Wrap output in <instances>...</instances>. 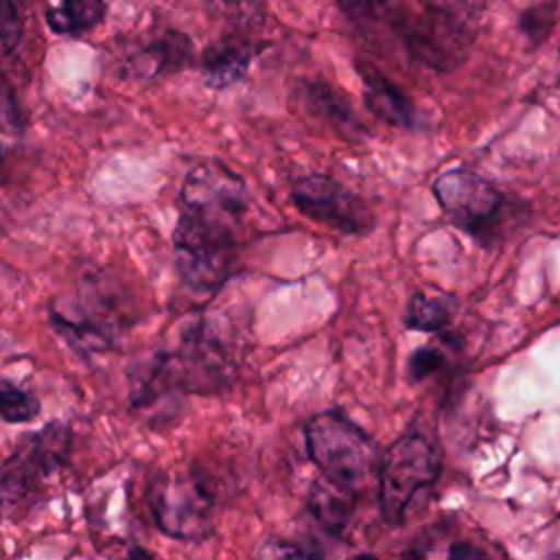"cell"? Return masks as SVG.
Returning a JSON list of instances; mask_svg holds the SVG:
<instances>
[{
  "mask_svg": "<svg viewBox=\"0 0 560 560\" xmlns=\"http://www.w3.org/2000/svg\"><path fill=\"white\" fill-rule=\"evenodd\" d=\"M173 247L179 278L197 293L217 291L228 280L236 258L234 221L182 208L173 230Z\"/></svg>",
  "mask_w": 560,
  "mask_h": 560,
  "instance_id": "4",
  "label": "cell"
},
{
  "mask_svg": "<svg viewBox=\"0 0 560 560\" xmlns=\"http://www.w3.org/2000/svg\"><path fill=\"white\" fill-rule=\"evenodd\" d=\"M442 4H448V7H457V4H468L470 0H440Z\"/></svg>",
  "mask_w": 560,
  "mask_h": 560,
  "instance_id": "28",
  "label": "cell"
},
{
  "mask_svg": "<svg viewBox=\"0 0 560 560\" xmlns=\"http://www.w3.org/2000/svg\"><path fill=\"white\" fill-rule=\"evenodd\" d=\"M192 42L179 31H166L136 55V74L160 77L164 72H177L190 63Z\"/></svg>",
  "mask_w": 560,
  "mask_h": 560,
  "instance_id": "15",
  "label": "cell"
},
{
  "mask_svg": "<svg viewBox=\"0 0 560 560\" xmlns=\"http://www.w3.org/2000/svg\"><path fill=\"white\" fill-rule=\"evenodd\" d=\"M446 560H494L483 547L470 540H457L451 545Z\"/></svg>",
  "mask_w": 560,
  "mask_h": 560,
  "instance_id": "25",
  "label": "cell"
},
{
  "mask_svg": "<svg viewBox=\"0 0 560 560\" xmlns=\"http://www.w3.org/2000/svg\"><path fill=\"white\" fill-rule=\"evenodd\" d=\"M28 0H0L2 52L11 55L24 31V7Z\"/></svg>",
  "mask_w": 560,
  "mask_h": 560,
  "instance_id": "22",
  "label": "cell"
},
{
  "mask_svg": "<svg viewBox=\"0 0 560 560\" xmlns=\"http://www.w3.org/2000/svg\"><path fill=\"white\" fill-rule=\"evenodd\" d=\"M306 451L322 477L337 488L359 492L376 466V446L363 429L339 411H322L304 427Z\"/></svg>",
  "mask_w": 560,
  "mask_h": 560,
  "instance_id": "6",
  "label": "cell"
},
{
  "mask_svg": "<svg viewBox=\"0 0 560 560\" xmlns=\"http://www.w3.org/2000/svg\"><path fill=\"white\" fill-rule=\"evenodd\" d=\"M339 11L357 26L387 24L392 28L402 4L398 0H335Z\"/></svg>",
  "mask_w": 560,
  "mask_h": 560,
  "instance_id": "20",
  "label": "cell"
},
{
  "mask_svg": "<svg viewBox=\"0 0 560 560\" xmlns=\"http://www.w3.org/2000/svg\"><path fill=\"white\" fill-rule=\"evenodd\" d=\"M302 103L315 116L326 120L341 138L359 142L370 136V129L335 88L324 81H304L302 83Z\"/></svg>",
  "mask_w": 560,
  "mask_h": 560,
  "instance_id": "13",
  "label": "cell"
},
{
  "mask_svg": "<svg viewBox=\"0 0 560 560\" xmlns=\"http://www.w3.org/2000/svg\"><path fill=\"white\" fill-rule=\"evenodd\" d=\"M560 22V2L558 0H538L521 11L518 31L527 39L529 48H538L545 44L553 28Z\"/></svg>",
  "mask_w": 560,
  "mask_h": 560,
  "instance_id": "19",
  "label": "cell"
},
{
  "mask_svg": "<svg viewBox=\"0 0 560 560\" xmlns=\"http://www.w3.org/2000/svg\"><path fill=\"white\" fill-rule=\"evenodd\" d=\"M444 363H446V357L440 348L420 346L411 352V357L407 361V374L411 381H422V378L435 374L438 370H442Z\"/></svg>",
  "mask_w": 560,
  "mask_h": 560,
  "instance_id": "24",
  "label": "cell"
},
{
  "mask_svg": "<svg viewBox=\"0 0 560 560\" xmlns=\"http://www.w3.org/2000/svg\"><path fill=\"white\" fill-rule=\"evenodd\" d=\"M39 409H42V405H39L37 396L18 387L9 378H2V383H0V413H2L4 422H13V424L31 422V420L37 418Z\"/></svg>",
  "mask_w": 560,
  "mask_h": 560,
  "instance_id": "21",
  "label": "cell"
},
{
  "mask_svg": "<svg viewBox=\"0 0 560 560\" xmlns=\"http://www.w3.org/2000/svg\"><path fill=\"white\" fill-rule=\"evenodd\" d=\"M72 433L61 422H48L24 435L2 466V510L7 518H22L44 497L52 477L70 455Z\"/></svg>",
  "mask_w": 560,
  "mask_h": 560,
  "instance_id": "3",
  "label": "cell"
},
{
  "mask_svg": "<svg viewBox=\"0 0 560 560\" xmlns=\"http://www.w3.org/2000/svg\"><path fill=\"white\" fill-rule=\"evenodd\" d=\"M433 195L448 221L483 247L494 245L518 214V201L464 166L440 173L433 182Z\"/></svg>",
  "mask_w": 560,
  "mask_h": 560,
  "instance_id": "2",
  "label": "cell"
},
{
  "mask_svg": "<svg viewBox=\"0 0 560 560\" xmlns=\"http://www.w3.org/2000/svg\"><path fill=\"white\" fill-rule=\"evenodd\" d=\"M350 560H381V558H376L372 553H361V556H352Z\"/></svg>",
  "mask_w": 560,
  "mask_h": 560,
  "instance_id": "27",
  "label": "cell"
},
{
  "mask_svg": "<svg viewBox=\"0 0 560 560\" xmlns=\"http://www.w3.org/2000/svg\"><path fill=\"white\" fill-rule=\"evenodd\" d=\"M256 560H322V553L313 547H302L298 542L271 538L258 549Z\"/></svg>",
  "mask_w": 560,
  "mask_h": 560,
  "instance_id": "23",
  "label": "cell"
},
{
  "mask_svg": "<svg viewBox=\"0 0 560 560\" xmlns=\"http://www.w3.org/2000/svg\"><path fill=\"white\" fill-rule=\"evenodd\" d=\"M291 197L304 217L341 234L361 236L374 228V212L365 199L330 175L298 177Z\"/></svg>",
  "mask_w": 560,
  "mask_h": 560,
  "instance_id": "10",
  "label": "cell"
},
{
  "mask_svg": "<svg viewBox=\"0 0 560 560\" xmlns=\"http://www.w3.org/2000/svg\"><path fill=\"white\" fill-rule=\"evenodd\" d=\"M234 348L208 317L190 324L177 348L158 352L131 376V402L147 411L190 392H214L234 376Z\"/></svg>",
  "mask_w": 560,
  "mask_h": 560,
  "instance_id": "1",
  "label": "cell"
},
{
  "mask_svg": "<svg viewBox=\"0 0 560 560\" xmlns=\"http://www.w3.org/2000/svg\"><path fill=\"white\" fill-rule=\"evenodd\" d=\"M147 501L158 527L177 540H201L212 532L214 499L199 477L182 470L155 475Z\"/></svg>",
  "mask_w": 560,
  "mask_h": 560,
  "instance_id": "9",
  "label": "cell"
},
{
  "mask_svg": "<svg viewBox=\"0 0 560 560\" xmlns=\"http://www.w3.org/2000/svg\"><path fill=\"white\" fill-rule=\"evenodd\" d=\"M457 313V300L448 293L416 291L405 311V326L420 332H438L446 328Z\"/></svg>",
  "mask_w": 560,
  "mask_h": 560,
  "instance_id": "16",
  "label": "cell"
},
{
  "mask_svg": "<svg viewBox=\"0 0 560 560\" xmlns=\"http://www.w3.org/2000/svg\"><path fill=\"white\" fill-rule=\"evenodd\" d=\"M352 492L337 488L330 481H319L311 490V510L315 518L330 532H341L352 514Z\"/></svg>",
  "mask_w": 560,
  "mask_h": 560,
  "instance_id": "18",
  "label": "cell"
},
{
  "mask_svg": "<svg viewBox=\"0 0 560 560\" xmlns=\"http://www.w3.org/2000/svg\"><path fill=\"white\" fill-rule=\"evenodd\" d=\"M50 324L81 354L107 350L125 326L120 300L94 280L50 304Z\"/></svg>",
  "mask_w": 560,
  "mask_h": 560,
  "instance_id": "7",
  "label": "cell"
},
{
  "mask_svg": "<svg viewBox=\"0 0 560 560\" xmlns=\"http://www.w3.org/2000/svg\"><path fill=\"white\" fill-rule=\"evenodd\" d=\"M109 560H155V556L144 547H127L116 556H112Z\"/></svg>",
  "mask_w": 560,
  "mask_h": 560,
  "instance_id": "26",
  "label": "cell"
},
{
  "mask_svg": "<svg viewBox=\"0 0 560 560\" xmlns=\"http://www.w3.org/2000/svg\"><path fill=\"white\" fill-rule=\"evenodd\" d=\"M392 31L413 61L435 72L459 68L475 42V28L468 18L442 2H422L416 11L402 4Z\"/></svg>",
  "mask_w": 560,
  "mask_h": 560,
  "instance_id": "5",
  "label": "cell"
},
{
  "mask_svg": "<svg viewBox=\"0 0 560 560\" xmlns=\"http://www.w3.org/2000/svg\"><path fill=\"white\" fill-rule=\"evenodd\" d=\"M438 477L440 457L435 446L418 433L398 438L383 455L378 472V505L383 518L392 525L402 523L416 494L429 488Z\"/></svg>",
  "mask_w": 560,
  "mask_h": 560,
  "instance_id": "8",
  "label": "cell"
},
{
  "mask_svg": "<svg viewBox=\"0 0 560 560\" xmlns=\"http://www.w3.org/2000/svg\"><path fill=\"white\" fill-rule=\"evenodd\" d=\"M182 208L236 221L245 212V179L221 160L195 164L182 184Z\"/></svg>",
  "mask_w": 560,
  "mask_h": 560,
  "instance_id": "11",
  "label": "cell"
},
{
  "mask_svg": "<svg viewBox=\"0 0 560 560\" xmlns=\"http://www.w3.org/2000/svg\"><path fill=\"white\" fill-rule=\"evenodd\" d=\"M105 0H61L46 11V24L57 35H81L105 20Z\"/></svg>",
  "mask_w": 560,
  "mask_h": 560,
  "instance_id": "17",
  "label": "cell"
},
{
  "mask_svg": "<svg viewBox=\"0 0 560 560\" xmlns=\"http://www.w3.org/2000/svg\"><path fill=\"white\" fill-rule=\"evenodd\" d=\"M262 50V44H252L243 39H221L206 48L201 57V68L206 83L214 90H223L236 81H241L254 61V57Z\"/></svg>",
  "mask_w": 560,
  "mask_h": 560,
  "instance_id": "14",
  "label": "cell"
},
{
  "mask_svg": "<svg viewBox=\"0 0 560 560\" xmlns=\"http://www.w3.org/2000/svg\"><path fill=\"white\" fill-rule=\"evenodd\" d=\"M354 68L363 83L365 107L378 120L407 131H420L424 127L422 114L418 112V107L400 85H396L392 79L381 74L372 63L357 61Z\"/></svg>",
  "mask_w": 560,
  "mask_h": 560,
  "instance_id": "12",
  "label": "cell"
}]
</instances>
